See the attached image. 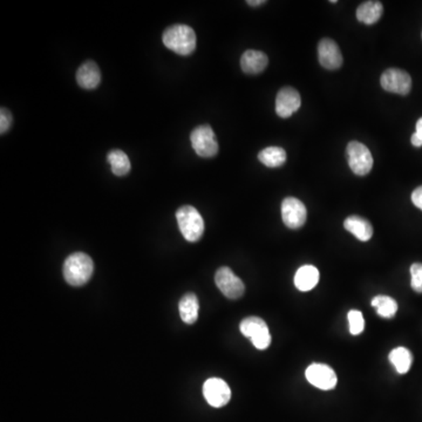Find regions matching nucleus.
Segmentation results:
<instances>
[{
    "instance_id": "obj_12",
    "label": "nucleus",
    "mask_w": 422,
    "mask_h": 422,
    "mask_svg": "<svg viewBox=\"0 0 422 422\" xmlns=\"http://www.w3.org/2000/svg\"><path fill=\"white\" fill-rule=\"evenodd\" d=\"M300 105H302V98L298 91L295 88L284 87L278 91L276 98V113L278 116H281L283 119L290 117L300 108Z\"/></svg>"
},
{
    "instance_id": "obj_24",
    "label": "nucleus",
    "mask_w": 422,
    "mask_h": 422,
    "mask_svg": "<svg viewBox=\"0 0 422 422\" xmlns=\"http://www.w3.org/2000/svg\"><path fill=\"white\" fill-rule=\"evenodd\" d=\"M348 324H350V332L353 335H359L365 330V319L362 313L358 309H352L348 312Z\"/></svg>"
},
{
    "instance_id": "obj_18",
    "label": "nucleus",
    "mask_w": 422,
    "mask_h": 422,
    "mask_svg": "<svg viewBox=\"0 0 422 422\" xmlns=\"http://www.w3.org/2000/svg\"><path fill=\"white\" fill-rule=\"evenodd\" d=\"M383 4L380 1H376V0L364 1L357 8V19L362 24H376V21H379L380 18L383 15Z\"/></svg>"
},
{
    "instance_id": "obj_13",
    "label": "nucleus",
    "mask_w": 422,
    "mask_h": 422,
    "mask_svg": "<svg viewBox=\"0 0 422 422\" xmlns=\"http://www.w3.org/2000/svg\"><path fill=\"white\" fill-rule=\"evenodd\" d=\"M318 58L319 63L326 70H338L343 65V56L337 42L332 39H321L318 45Z\"/></svg>"
},
{
    "instance_id": "obj_3",
    "label": "nucleus",
    "mask_w": 422,
    "mask_h": 422,
    "mask_svg": "<svg viewBox=\"0 0 422 422\" xmlns=\"http://www.w3.org/2000/svg\"><path fill=\"white\" fill-rule=\"evenodd\" d=\"M179 231L188 242H197L204 234V221L196 207L183 205L176 211Z\"/></svg>"
},
{
    "instance_id": "obj_11",
    "label": "nucleus",
    "mask_w": 422,
    "mask_h": 422,
    "mask_svg": "<svg viewBox=\"0 0 422 422\" xmlns=\"http://www.w3.org/2000/svg\"><path fill=\"white\" fill-rule=\"evenodd\" d=\"M305 376L311 385L323 390H333L337 386V374L330 366L312 364L305 371Z\"/></svg>"
},
{
    "instance_id": "obj_22",
    "label": "nucleus",
    "mask_w": 422,
    "mask_h": 422,
    "mask_svg": "<svg viewBox=\"0 0 422 422\" xmlns=\"http://www.w3.org/2000/svg\"><path fill=\"white\" fill-rule=\"evenodd\" d=\"M107 160H108L114 175L124 176L130 172L129 158L122 151L114 149V151H109Z\"/></svg>"
},
{
    "instance_id": "obj_25",
    "label": "nucleus",
    "mask_w": 422,
    "mask_h": 422,
    "mask_svg": "<svg viewBox=\"0 0 422 422\" xmlns=\"http://www.w3.org/2000/svg\"><path fill=\"white\" fill-rule=\"evenodd\" d=\"M411 286L415 292L422 293V264L414 263L411 267Z\"/></svg>"
},
{
    "instance_id": "obj_27",
    "label": "nucleus",
    "mask_w": 422,
    "mask_h": 422,
    "mask_svg": "<svg viewBox=\"0 0 422 422\" xmlns=\"http://www.w3.org/2000/svg\"><path fill=\"white\" fill-rule=\"evenodd\" d=\"M411 202L415 207L422 210V186H418L411 193Z\"/></svg>"
},
{
    "instance_id": "obj_20",
    "label": "nucleus",
    "mask_w": 422,
    "mask_h": 422,
    "mask_svg": "<svg viewBox=\"0 0 422 422\" xmlns=\"http://www.w3.org/2000/svg\"><path fill=\"white\" fill-rule=\"evenodd\" d=\"M388 358L399 374H406L413 364V354L406 347L394 348L393 351H390Z\"/></svg>"
},
{
    "instance_id": "obj_4",
    "label": "nucleus",
    "mask_w": 422,
    "mask_h": 422,
    "mask_svg": "<svg viewBox=\"0 0 422 422\" xmlns=\"http://www.w3.org/2000/svg\"><path fill=\"white\" fill-rule=\"evenodd\" d=\"M239 330L244 337L251 339L257 350H267L270 346V331L267 323L260 316H248L243 319Z\"/></svg>"
},
{
    "instance_id": "obj_30",
    "label": "nucleus",
    "mask_w": 422,
    "mask_h": 422,
    "mask_svg": "<svg viewBox=\"0 0 422 422\" xmlns=\"http://www.w3.org/2000/svg\"><path fill=\"white\" fill-rule=\"evenodd\" d=\"M248 4H249L250 6H260V5H263V4H265V1H264V0H256V1L250 0V1H248Z\"/></svg>"
},
{
    "instance_id": "obj_29",
    "label": "nucleus",
    "mask_w": 422,
    "mask_h": 422,
    "mask_svg": "<svg viewBox=\"0 0 422 422\" xmlns=\"http://www.w3.org/2000/svg\"><path fill=\"white\" fill-rule=\"evenodd\" d=\"M415 133L418 134V136L422 139V117L418 120L416 127H415Z\"/></svg>"
},
{
    "instance_id": "obj_9",
    "label": "nucleus",
    "mask_w": 422,
    "mask_h": 422,
    "mask_svg": "<svg viewBox=\"0 0 422 422\" xmlns=\"http://www.w3.org/2000/svg\"><path fill=\"white\" fill-rule=\"evenodd\" d=\"M281 218L288 228H302L307 218L306 207L298 198L286 197L281 203Z\"/></svg>"
},
{
    "instance_id": "obj_19",
    "label": "nucleus",
    "mask_w": 422,
    "mask_h": 422,
    "mask_svg": "<svg viewBox=\"0 0 422 422\" xmlns=\"http://www.w3.org/2000/svg\"><path fill=\"white\" fill-rule=\"evenodd\" d=\"M179 316L181 319L188 325H193L196 323L198 318V311H200V302L196 295L193 293H186L183 295L179 300Z\"/></svg>"
},
{
    "instance_id": "obj_7",
    "label": "nucleus",
    "mask_w": 422,
    "mask_h": 422,
    "mask_svg": "<svg viewBox=\"0 0 422 422\" xmlns=\"http://www.w3.org/2000/svg\"><path fill=\"white\" fill-rule=\"evenodd\" d=\"M215 283L219 291L229 299H239L245 291L244 283L234 274L230 267H219L215 274Z\"/></svg>"
},
{
    "instance_id": "obj_15",
    "label": "nucleus",
    "mask_w": 422,
    "mask_h": 422,
    "mask_svg": "<svg viewBox=\"0 0 422 422\" xmlns=\"http://www.w3.org/2000/svg\"><path fill=\"white\" fill-rule=\"evenodd\" d=\"M101 81V73L94 61H86L79 67L77 72V82L84 89H94Z\"/></svg>"
},
{
    "instance_id": "obj_23",
    "label": "nucleus",
    "mask_w": 422,
    "mask_h": 422,
    "mask_svg": "<svg viewBox=\"0 0 422 422\" xmlns=\"http://www.w3.org/2000/svg\"><path fill=\"white\" fill-rule=\"evenodd\" d=\"M371 304L383 318H393L397 311V302L388 295H376Z\"/></svg>"
},
{
    "instance_id": "obj_17",
    "label": "nucleus",
    "mask_w": 422,
    "mask_h": 422,
    "mask_svg": "<svg viewBox=\"0 0 422 422\" xmlns=\"http://www.w3.org/2000/svg\"><path fill=\"white\" fill-rule=\"evenodd\" d=\"M319 281V271L313 265H304L295 272V285L299 291H311Z\"/></svg>"
},
{
    "instance_id": "obj_14",
    "label": "nucleus",
    "mask_w": 422,
    "mask_h": 422,
    "mask_svg": "<svg viewBox=\"0 0 422 422\" xmlns=\"http://www.w3.org/2000/svg\"><path fill=\"white\" fill-rule=\"evenodd\" d=\"M269 59L267 54L260 51L248 49L241 58V67L243 72L250 75L260 74L267 67Z\"/></svg>"
},
{
    "instance_id": "obj_28",
    "label": "nucleus",
    "mask_w": 422,
    "mask_h": 422,
    "mask_svg": "<svg viewBox=\"0 0 422 422\" xmlns=\"http://www.w3.org/2000/svg\"><path fill=\"white\" fill-rule=\"evenodd\" d=\"M411 142L414 147H422V139L418 136V134L414 133L411 135Z\"/></svg>"
},
{
    "instance_id": "obj_26",
    "label": "nucleus",
    "mask_w": 422,
    "mask_h": 422,
    "mask_svg": "<svg viewBox=\"0 0 422 422\" xmlns=\"http://www.w3.org/2000/svg\"><path fill=\"white\" fill-rule=\"evenodd\" d=\"M13 122V117L6 108H1L0 110V133L5 134L10 129Z\"/></svg>"
},
{
    "instance_id": "obj_6",
    "label": "nucleus",
    "mask_w": 422,
    "mask_h": 422,
    "mask_svg": "<svg viewBox=\"0 0 422 422\" xmlns=\"http://www.w3.org/2000/svg\"><path fill=\"white\" fill-rule=\"evenodd\" d=\"M190 141L193 151L200 158H214L218 153V142L210 126H198L191 132Z\"/></svg>"
},
{
    "instance_id": "obj_16",
    "label": "nucleus",
    "mask_w": 422,
    "mask_h": 422,
    "mask_svg": "<svg viewBox=\"0 0 422 422\" xmlns=\"http://www.w3.org/2000/svg\"><path fill=\"white\" fill-rule=\"evenodd\" d=\"M344 228L362 242H367L372 238L373 226L366 218L355 215L350 216L344 221Z\"/></svg>"
},
{
    "instance_id": "obj_21",
    "label": "nucleus",
    "mask_w": 422,
    "mask_h": 422,
    "mask_svg": "<svg viewBox=\"0 0 422 422\" xmlns=\"http://www.w3.org/2000/svg\"><path fill=\"white\" fill-rule=\"evenodd\" d=\"M258 160L269 168H278L286 162V151L281 147H267L258 154Z\"/></svg>"
},
{
    "instance_id": "obj_5",
    "label": "nucleus",
    "mask_w": 422,
    "mask_h": 422,
    "mask_svg": "<svg viewBox=\"0 0 422 422\" xmlns=\"http://www.w3.org/2000/svg\"><path fill=\"white\" fill-rule=\"evenodd\" d=\"M346 155L348 165L355 175L365 176L372 170L374 160L365 144L360 143L358 141H352L348 143Z\"/></svg>"
},
{
    "instance_id": "obj_8",
    "label": "nucleus",
    "mask_w": 422,
    "mask_h": 422,
    "mask_svg": "<svg viewBox=\"0 0 422 422\" xmlns=\"http://www.w3.org/2000/svg\"><path fill=\"white\" fill-rule=\"evenodd\" d=\"M380 84L385 91L395 94L407 95L411 91V77L404 70L390 68L383 72Z\"/></svg>"
},
{
    "instance_id": "obj_10",
    "label": "nucleus",
    "mask_w": 422,
    "mask_h": 422,
    "mask_svg": "<svg viewBox=\"0 0 422 422\" xmlns=\"http://www.w3.org/2000/svg\"><path fill=\"white\" fill-rule=\"evenodd\" d=\"M203 395L207 404L215 408L223 407L231 399V390L224 380L210 378L203 385Z\"/></svg>"
},
{
    "instance_id": "obj_1",
    "label": "nucleus",
    "mask_w": 422,
    "mask_h": 422,
    "mask_svg": "<svg viewBox=\"0 0 422 422\" xmlns=\"http://www.w3.org/2000/svg\"><path fill=\"white\" fill-rule=\"evenodd\" d=\"M162 41L172 52L190 56L196 49V33L188 25H172L163 32Z\"/></svg>"
},
{
    "instance_id": "obj_2",
    "label": "nucleus",
    "mask_w": 422,
    "mask_h": 422,
    "mask_svg": "<svg viewBox=\"0 0 422 422\" xmlns=\"http://www.w3.org/2000/svg\"><path fill=\"white\" fill-rule=\"evenodd\" d=\"M94 271V263L91 257L84 252L72 253L63 263V277L72 286L87 284Z\"/></svg>"
}]
</instances>
